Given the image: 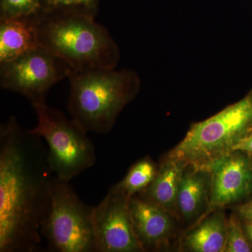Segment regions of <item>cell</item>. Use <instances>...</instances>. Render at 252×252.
Here are the masks:
<instances>
[{
	"mask_svg": "<svg viewBox=\"0 0 252 252\" xmlns=\"http://www.w3.org/2000/svg\"><path fill=\"white\" fill-rule=\"evenodd\" d=\"M43 139L15 117L0 126V252H34L52 200L54 174Z\"/></svg>",
	"mask_w": 252,
	"mask_h": 252,
	"instance_id": "6da1fadb",
	"label": "cell"
},
{
	"mask_svg": "<svg viewBox=\"0 0 252 252\" xmlns=\"http://www.w3.org/2000/svg\"><path fill=\"white\" fill-rule=\"evenodd\" d=\"M68 79V110L88 133H109L123 109L140 89L138 74L127 69H72Z\"/></svg>",
	"mask_w": 252,
	"mask_h": 252,
	"instance_id": "7a4b0ae2",
	"label": "cell"
},
{
	"mask_svg": "<svg viewBox=\"0 0 252 252\" xmlns=\"http://www.w3.org/2000/svg\"><path fill=\"white\" fill-rule=\"evenodd\" d=\"M39 46L72 69L116 68L120 51L105 27L94 18L61 11H38Z\"/></svg>",
	"mask_w": 252,
	"mask_h": 252,
	"instance_id": "3957f363",
	"label": "cell"
},
{
	"mask_svg": "<svg viewBox=\"0 0 252 252\" xmlns=\"http://www.w3.org/2000/svg\"><path fill=\"white\" fill-rule=\"evenodd\" d=\"M252 133V90L203 122L194 124L167 157L209 170Z\"/></svg>",
	"mask_w": 252,
	"mask_h": 252,
	"instance_id": "277c9868",
	"label": "cell"
},
{
	"mask_svg": "<svg viewBox=\"0 0 252 252\" xmlns=\"http://www.w3.org/2000/svg\"><path fill=\"white\" fill-rule=\"evenodd\" d=\"M33 108L37 123L31 130L47 144L48 162L56 177L70 182L94 166L97 160L94 143L76 121L46 103Z\"/></svg>",
	"mask_w": 252,
	"mask_h": 252,
	"instance_id": "5b68a950",
	"label": "cell"
},
{
	"mask_svg": "<svg viewBox=\"0 0 252 252\" xmlns=\"http://www.w3.org/2000/svg\"><path fill=\"white\" fill-rule=\"evenodd\" d=\"M94 210L81 200L70 182L55 176L51 210L41 231L52 251L95 252Z\"/></svg>",
	"mask_w": 252,
	"mask_h": 252,
	"instance_id": "8992f818",
	"label": "cell"
},
{
	"mask_svg": "<svg viewBox=\"0 0 252 252\" xmlns=\"http://www.w3.org/2000/svg\"><path fill=\"white\" fill-rule=\"evenodd\" d=\"M72 70L64 60L39 46L17 59L0 63V86L21 94L33 107L46 103L49 91L68 78Z\"/></svg>",
	"mask_w": 252,
	"mask_h": 252,
	"instance_id": "52a82bcc",
	"label": "cell"
},
{
	"mask_svg": "<svg viewBox=\"0 0 252 252\" xmlns=\"http://www.w3.org/2000/svg\"><path fill=\"white\" fill-rule=\"evenodd\" d=\"M128 197L109 189L94 210L95 252H139L143 248L136 237Z\"/></svg>",
	"mask_w": 252,
	"mask_h": 252,
	"instance_id": "ba28073f",
	"label": "cell"
},
{
	"mask_svg": "<svg viewBox=\"0 0 252 252\" xmlns=\"http://www.w3.org/2000/svg\"><path fill=\"white\" fill-rule=\"evenodd\" d=\"M211 190L209 205L221 207L236 203L252 193V159L235 151L220 158L209 168Z\"/></svg>",
	"mask_w": 252,
	"mask_h": 252,
	"instance_id": "9c48e42d",
	"label": "cell"
},
{
	"mask_svg": "<svg viewBox=\"0 0 252 252\" xmlns=\"http://www.w3.org/2000/svg\"><path fill=\"white\" fill-rule=\"evenodd\" d=\"M128 207L134 231L144 251L166 246L175 230L172 214L137 195L129 198Z\"/></svg>",
	"mask_w": 252,
	"mask_h": 252,
	"instance_id": "30bf717a",
	"label": "cell"
},
{
	"mask_svg": "<svg viewBox=\"0 0 252 252\" xmlns=\"http://www.w3.org/2000/svg\"><path fill=\"white\" fill-rule=\"evenodd\" d=\"M38 11L0 20V63L39 47Z\"/></svg>",
	"mask_w": 252,
	"mask_h": 252,
	"instance_id": "8fae6325",
	"label": "cell"
},
{
	"mask_svg": "<svg viewBox=\"0 0 252 252\" xmlns=\"http://www.w3.org/2000/svg\"><path fill=\"white\" fill-rule=\"evenodd\" d=\"M187 165L185 162L167 157L158 167L152 183L143 193L137 195L175 214L181 180Z\"/></svg>",
	"mask_w": 252,
	"mask_h": 252,
	"instance_id": "7c38bea8",
	"label": "cell"
},
{
	"mask_svg": "<svg viewBox=\"0 0 252 252\" xmlns=\"http://www.w3.org/2000/svg\"><path fill=\"white\" fill-rule=\"evenodd\" d=\"M186 167L179 189L177 210L189 220L196 216L210 200L211 172L189 165Z\"/></svg>",
	"mask_w": 252,
	"mask_h": 252,
	"instance_id": "4fadbf2b",
	"label": "cell"
},
{
	"mask_svg": "<svg viewBox=\"0 0 252 252\" xmlns=\"http://www.w3.org/2000/svg\"><path fill=\"white\" fill-rule=\"evenodd\" d=\"M226 230L224 214L222 211L216 212L189 232L184 238L182 245L190 252H223Z\"/></svg>",
	"mask_w": 252,
	"mask_h": 252,
	"instance_id": "5bb4252c",
	"label": "cell"
},
{
	"mask_svg": "<svg viewBox=\"0 0 252 252\" xmlns=\"http://www.w3.org/2000/svg\"><path fill=\"white\" fill-rule=\"evenodd\" d=\"M158 170L150 158L141 159L131 166L124 178L110 189L130 197L143 193L155 178Z\"/></svg>",
	"mask_w": 252,
	"mask_h": 252,
	"instance_id": "9a60e30c",
	"label": "cell"
},
{
	"mask_svg": "<svg viewBox=\"0 0 252 252\" xmlns=\"http://www.w3.org/2000/svg\"><path fill=\"white\" fill-rule=\"evenodd\" d=\"M100 0H41V11H61L95 17L98 13Z\"/></svg>",
	"mask_w": 252,
	"mask_h": 252,
	"instance_id": "2e32d148",
	"label": "cell"
},
{
	"mask_svg": "<svg viewBox=\"0 0 252 252\" xmlns=\"http://www.w3.org/2000/svg\"><path fill=\"white\" fill-rule=\"evenodd\" d=\"M223 252H252V244L237 215H232L227 220L226 238Z\"/></svg>",
	"mask_w": 252,
	"mask_h": 252,
	"instance_id": "e0dca14e",
	"label": "cell"
},
{
	"mask_svg": "<svg viewBox=\"0 0 252 252\" xmlns=\"http://www.w3.org/2000/svg\"><path fill=\"white\" fill-rule=\"evenodd\" d=\"M41 0H0V20L33 14L40 9Z\"/></svg>",
	"mask_w": 252,
	"mask_h": 252,
	"instance_id": "ac0fdd59",
	"label": "cell"
},
{
	"mask_svg": "<svg viewBox=\"0 0 252 252\" xmlns=\"http://www.w3.org/2000/svg\"><path fill=\"white\" fill-rule=\"evenodd\" d=\"M236 212L245 221H252V200L237 207Z\"/></svg>",
	"mask_w": 252,
	"mask_h": 252,
	"instance_id": "d6986e66",
	"label": "cell"
},
{
	"mask_svg": "<svg viewBox=\"0 0 252 252\" xmlns=\"http://www.w3.org/2000/svg\"><path fill=\"white\" fill-rule=\"evenodd\" d=\"M235 151H240V152H243L252 158V133L247 137L246 138L242 140L235 147L234 152Z\"/></svg>",
	"mask_w": 252,
	"mask_h": 252,
	"instance_id": "ffe728a7",
	"label": "cell"
},
{
	"mask_svg": "<svg viewBox=\"0 0 252 252\" xmlns=\"http://www.w3.org/2000/svg\"><path fill=\"white\" fill-rule=\"evenodd\" d=\"M244 228H245V233L248 235L249 240L252 243V221H245Z\"/></svg>",
	"mask_w": 252,
	"mask_h": 252,
	"instance_id": "44dd1931",
	"label": "cell"
},
{
	"mask_svg": "<svg viewBox=\"0 0 252 252\" xmlns=\"http://www.w3.org/2000/svg\"></svg>",
	"mask_w": 252,
	"mask_h": 252,
	"instance_id": "7402d4cb",
	"label": "cell"
}]
</instances>
